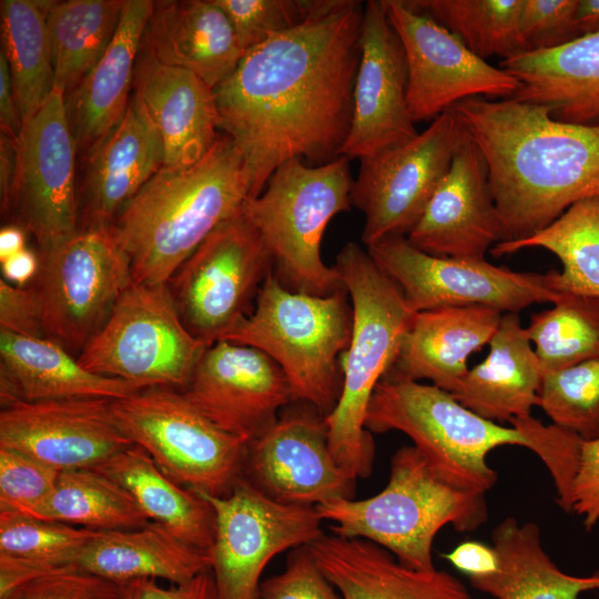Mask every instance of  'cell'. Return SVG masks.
Returning a JSON list of instances; mask_svg holds the SVG:
<instances>
[{"label":"cell","instance_id":"cell-14","mask_svg":"<svg viewBox=\"0 0 599 599\" xmlns=\"http://www.w3.org/2000/svg\"><path fill=\"white\" fill-rule=\"evenodd\" d=\"M469 138L451 108L412 140L359 160L351 199L365 215L362 241L366 247L409 233Z\"/></svg>","mask_w":599,"mask_h":599},{"label":"cell","instance_id":"cell-18","mask_svg":"<svg viewBox=\"0 0 599 599\" xmlns=\"http://www.w3.org/2000/svg\"><path fill=\"white\" fill-rule=\"evenodd\" d=\"M245 467L257 488L283 504L316 507L352 498L355 489L356 477L331 451L324 416L307 404L250 443Z\"/></svg>","mask_w":599,"mask_h":599},{"label":"cell","instance_id":"cell-32","mask_svg":"<svg viewBox=\"0 0 599 599\" xmlns=\"http://www.w3.org/2000/svg\"><path fill=\"white\" fill-rule=\"evenodd\" d=\"M74 567L120 586L136 579L181 585L211 571V558L150 521L135 529L98 531L78 555Z\"/></svg>","mask_w":599,"mask_h":599},{"label":"cell","instance_id":"cell-7","mask_svg":"<svg viewBox=\"0 0 599 599\" xmlns=\"http://www.w3.org/2000/svg\"><path fill=\"white\" fill-rule=\"evenodd\" d=\"M348 163L346 156L322 165L287 160L243 205L272 255L275 276L291 291L327 296L345 288L335 266L323 262L321 245L329 221L351 207Z\"/></svg>","mask_w":599,"mask_h":599},{"label":"cell","instance_id":"cell-40","mask_svg":"<svg viewBox=\"0 0 599 599\" xmlns=\"http://www.w3.org/2000/svg\"><path fill=\"white\" fill-rule=\"evenodd\" d=\"M454 33L483 60L525 53L518 22L524 0H405Z\"/></svg>","mask_w":599,"mask_h":599},{"label":"cell","instance_id":"cell-58","mask_svg":"<svg viewBox=\"0 0 599 599\" xmlns=\"http://www.w3.org/2000/svg\"><path fill=\"white\" fill-rule=\"evenodd\" d=\"M26 248V234L20 225H8L0 231V262Z\"/></svg>","mask_w":599,"mask_h":599},{"label":"cell","instance_id":"cell-30","mask_svg":"<svg viewBox=\"0 0 599 599\" xmlns=\"http://www.w3.org/2000/svg\"><path fill=\"white\" fill-rule=\"evenodd\" d=\"M487 357L451 392L466 408L491 422L529 416L539 404L542 370L518 313H504Z\"/></svg>","mask_w":599,"mask_h":599},{"label":"cell","instance_id":"cell-56","mask_svg":"<svg viewBox=\"0 0 599 599\" xmlns=\"http://www.w3.org/2000/svg\"><path fill=\"white\" fill-rule=\"evenodd\" d=\"M3 280L16 286H24L35 278L40 270V257L27 247L0 262Z\"/></svg>","mask_w":599,"mask_h":599},{"label":"cell","instance_id":"cell-33","mask_svg":"<svg viewBox=\"0 0 599 599\" xmlns=\"http://www.w3.org/2000/svg\"><path fill=\"white\" fill-rule=\"evenodd\" d=\"M498 556L495 572L469 578L470 585L496 599H579L599 589V570L587 577L571 576L546 552L539 527L508 517L491 534Z\"/></svg>","mask_w":599,"mask_h":599},{"label":"cell","instance_id":"cell-50","mask_svg":"<svg viewBox=\"0 0 599 599\" xmlns=\"http://www.w3.org/2000/svg\"><path fill=\"white\" fill-rule=\"evenodd\" d=\"M0 329L13 334L45 337L34 288L0 280Z\"/></svg>","mask_w":599,"mask_h":599},{"label":"cell","instance_id":"cell-48","mask_svg":"<svg viewBox=\"0 0 599 599\" xmlns=\"http://www.w3.org/2000/svg\"><path fill=\"white\" fill-rule=\"evenodd\" d=\"M11 599H122L121 586L73 567L42 576Z\"/></svg>","mask_w":599,"mask_h":599},{"label":"cell","instance_id":"cell-46","mask_svg":"<svg viewBox=\"0 0 599 599\" xmlns=\"http://www.w3.org/2000/svg\"><path fill=\"white\" fill-rule=\"evenodd\" d=\"M579 0H524L518 30L525 52L558 48L580 37Z\"/></svg>","mask_w":599,"mask_h":599},{"label":"cell","instance_id":"cell-8","mask_svg":"<svg viewBox=\"0 0 599 599\" xmlns=\"http://www.w3.org/2000/svg\"><path fill=\"white\" fill-rule=\"evenodd\" d=\"M365 427L373 433H404L439 477L478 494H486L497 483V473L487 463L494 448L529 447L519 429L480 417L451 393L392 374L376 386Z\"/></svg>","mask_w":599,"mask_h":599},{"label":"cell","instance_id":"cell-38","mask_svg":"<svg viewBox=\"0 0 599 599\" xmlns=\"http://www.w3.org/2000/svg\"><path fill=\"white\" fill-rule=\"evenodd\" d=\"M32 517L97 531L150 522L124 487L93 468L61 471L53 493Z\"/></svg>","mask_w":599,"mask_h":599},{"label":"cell","instance_id":"cell-6","mask_svg":"<svg viewBox=\"0 0 599 599\" xmlns=\"http://www.w3.org/2000/svg\"><path fill=\"white\" fill-rule=\"evenodd\" d=\"M348 297L345 288L327 296L291 291L271 272L254 309L223 339L264 352L287 377L294 400L326 416L342 392L341 358L353 329Z\"/></svg>","mask_w":599,"mask_h":599},{"label":"cell","instance_id":"cell-1","mask_svg":"<svg viewBox=\"0 0 599 599\" xmlns=\"http://www.w3.org/2000/svg\"><path fill=\"white\" fill-rule=\"evenodd\" d=\"M364 4L317 0L297 27L251 48L214 91L219 126L242 153L250 199L291 159L341 156L352 128Z\"/></svg>","mask_w":599,"mask_h":599},{"label":"cell","instance_id":"cell-27","mask_svg":"<svg viewBox=\"0 0 599 599\" xmlns=\"http://www.w3.org/2000/svg\"><path fill=\"white\" fill-rule=\"evenodd\" d=\"M502 314L481 305L415 313L387 374L416 382L428 379L454 392L469 370L468 357L489 344Z\"/></svg>","mask_w":599,"mask_h":599},{"label":"cell","instance_id":"cell-26","mask_svg":"<svg viewBox=\"0 0 599 599\" xmlns=\"http://www.w3.org/2000/svg\"><path fill=\"white\" fill-rule=\"evenodd\" d=\"M154 1L124 0L108 49L82 82L65 95L77 151L87 160L123 119L135 64Z\"/></svg>","mask_w":599,"mask_h":599},{"label":"cell","instance_id":"cell-20","mask_svg":"<svg viewBox=\"0 0 599 599\" xmlns=\"http://www.w3.org/2000/svg\"><path fill=\"white\" fill-rule=\"evenodd\" d=\"M181 392L220 428L251 441L295 402L287 377L268 355L225 339L205 348Z\"/></svg>","mask_w":599,"mask_h":599},{"label":"cell","instance_id":"cell-45","mask_svg":"<svg viewBox=\"0 0 599 599\" xmlns=\"http://www.w3.org/2000/svg\"><path fill=\"white\" fill-rule=\"evenodd\" d=\"M511 426L519 429L548 467L556 489L558 505L569 514V495L582 439L555 425H544L531 415L512 418Z\"/></svg>","mask_w":599,"mask_h":599},{"label":"cell","instance_id":"cell-41","mask_svg":"<svg viewBox=\"0 0 599 599\" xmlns=\"http://www.w3.org/2000/svg\"><path fill=\"white\" fill-rule=\"evenodd\" d=\"M552 425L582 440L599 438V358L542 376L539 404Z\"/></svg>","mask_w":599,"mask_h":599},{"label":"cell","instance_id":"cell-15","mask_svg":"<svg viewBox=\"0 0 599 599\" xmlns=\"http://www.w3.org/2000/svg\"><path fill=\"white\" fill-rule=\"evenodd\" d=\"M399 287L414 313L471 305L519 313L535 303H554L546 274L516 272L486 258L441 257L422 252L406 236H390L366 247Z\"/></svg>","mask_w":599,"mask_h":599},{"label":"cell","instance_id":"cell-54","mask_svg":"<svg viewBox=\"0 0 599 599\" xmlns=\"http://www.w3.org/2000/svg\"><path fill=\"white\" fill-rule=\"evenodd\" d=\"M0 128L1 132L17 138L21 119L17 106L7 58L0 51Z\"/></svg>","mask_w":599,"mask_h":599},{"label":"cell","instance_id":"cell-17","mask_svg":"<svg viewBox=\"0 0 599 599\" xmlns=\"http://www.w3.org/2000/svg\"><path fill=\"white\" fill-rule=\"evenodd\" d=\"M407 64V105L414 123L434 120L470 98H512L519 81L474 54L454 33L405 0H384Z\"/></svg>","mask_w":599,"mask_h":599},{"label":"cell","instance_id":"cell-21","mask_svg":"<svg viewBox=\"0 0 599 599\" xmlns=\"http://www.w3.org/2000/svg\"><path fill=\"white\" fill-rule=\"evenodd\" d=\"M109 398L18 402L1 407L0 447L59 471L97 468L134 445L120 429Z\"/></svg>","mask_w":599,"mask_h":599},{"label":"cell","instance_id":"cell-52","mask_svg":"<svg viewBox=\"0 0 599 599\" xmlns=\"http://www.w3.org/2000/svg\"><path fill=\"white\" fill-rule=\"evenodd\" d=\"M65 568H57L28 559L0 555V599H11L29 582Z\"/></svg>","mask_w":599,"mask_h":599},{"label":"cell","instance_id":"cell-44","mask_svg":"<svg viewBox=\"0 0 599 599\" xmlns=\"http://www.w3.org/2000/svg\"><path fill=\"white\" fill-rule=\"evenodd\" d=\"M60 473L23 453L0 447V510L32 517L53 493Z\"/></svg>","mask_w":599,"mask_h":599},{"label":"cell","instance_id":"cell-49","mask_svg":"<svg viewBox=\"0 0 599 599\" xmlns=\"http://www.w3.org/2000/svg\"><path fill=\"white\" fill-rule=\"evenodd\" d=\"M581 517L587 530L599 521V438L581 440L569 495V514Z\"/></svg>","mask_w":599,"mask_h":599},{"label":"cell","instance_id":"cell-53","mask_svg":"<svg viewBox=\"0 0 599 599\" xmlns=\"http://www.w3.org/2000/svg\"><path fill=\"white\" fill-rule=\"evenodd\" d=\"M444 558L468 579L493 573L498 568V556L494 547L476 540L459 544L445 554Z\"/></svg>","mask_w":599,"mask_h":599},{"label":"cell","instance_id":"cell-51","mask_svg":"<svg viewBox=\"0 0 599 599\" xmlns=\"http://www.w3.org/2000/svg\"><path fill=\"white\" fill-rule=\"evenodd\" d=\"M122 599H220L211 571L192 580L161 587L154 579H136L121 585Z\"/></svg>","mask_w":599,"mask_h":599},{"label":"cell","instance_id":"cell-37","mask_svg":"<svg viewBox=\"0 0 599 599\" xmlns=\"http://www.w3.org/2000/svg\"><path fill=\"white\" fill-rule=\"evenodd\" d=\"M52 1L2 0L1 51L12 80L21 124L38 112L54 88L47 13Z\"/></svg>","mask_w":599,"mask_h":599},{"label":"cell","instance_id":"cell-4","mask_svg":"<svg viewBox=\"0 0 599 599\" xmlns=\"http://www.w3.org/2000/svg\"><path fill=\"white\" fill-rule=\"evenodd\" d=\"M337 270L351 298L353 329L341 358L342 392L324 422L331 451L356 478L373 469L374 441L365 427L372 395L389 372L414 316L396 283L354 242L336 256Z\"/></svg>","mask_w":599,"mask_h":599},{"label":"cell","instance_id":"cell-23","mask_svg":"<svg viewBox=\"0 0 599 599\" xmlns=\"http://www.w3.org/2000/svg\"><path fill=\"white\" fill-rule=\"evenodd\" d=\"M140 52L132 100L160 141L162 166H192L219 136L214 91L196 74L161 63L142 45Z\"/></svg>","mask_w":599,"mask_h":599},{"label":"cell","instance_id":"cell-39","mask_svg":"<svg viewBox=\"0 0 599 599\" xmlns=\"http://www.w3.org/2000/svg\"><path fill=\"white\" fill-rule=\"evenodd\" d=\"M526 328L542 375L599 358V297L560 293Z\"/></svg>","mask_w":599,"mask_h":599},{"label":"cell","instance_id":"cell-12","mask_svg":"<svg viewBox=\"0 0 599 599\" xmlns=\"http://www.w3.org/2000/svg\"><path fill=\"white\" fill-rule=\"evenodd\" d=\"M273 265L258 231L240 212L201 243L167 286L186 328L209 346L251 314Z\"/></svg>","mask_w":599,"mask_h":599},{"label":"cell","instance_id":"cell-47","mask_svg":"<svg viewBox=\"0 0 599 599\" xmlns=\"http://www.w3.org/2000/svg\"><path fill=\"white\" fill-rule=\"evenodd\" d=\"M260 599H343L307 546L296 548L283 572L261 582Z\"/></svg>","mask_w":599,"mask_h":599},{"label":"cell","instance_id":"cell-31","mask_svg":"<svg viewBox=\"0 0 599 599\" xmlns=\"http://www.w3.org/2000/svg\"><path fill=\"white\" fill-rule=\"evenodd\" d=\"M84 227L111 225L162 166V149L133 100L121 122L88 156Z\"/></svg>","mask_w":599,"mask_h":599},{"label":"cell","instance_id":"cell-5","mask_svg":"<svg viewBox=\"0 0 599 599\" xmlns=\"http://www.w3.org/2000/svg\"><path fill=\"white\" fill-rule=\"evenodd\" d=\"M315 508L322 520L333 522L334 535L372 541L418 570L435 569L433 544L443 527L470 532L488 517L485 494L444 480L415 446L393 455L380 493L361 500L337 498Z\"/></svg>","mask_w":599,"mask_h":599},{"label":"cell","instance_id":"cell-11","mask_svg":"<svg viewBox=\"0 0 599 599\" xmlns=\"http://www.w3.org/2000/svg\"><path fill=\"white\" fill-rule=\"evenodd\" d=\"M40 262L32 287L44 335L79 355L133 282L130 258L111 224L80 229Z\"/></svg>","mask_w":599,"mask_h":599},{"label":"cell","instance_id":"cell-25","mask_svg":"<svg viewBox=\"0 0 599 599\" xmlns=\"http://www.w3.org/2000/svg\"><path fill=\"white\" fill-rule=\"evenodd\" d=\"M343 599H475L444 570H418L361 538L324 535L307 546Z\"/></svg>","mask_w":599,"mask_h":599},{"label":"cell","instance_id":"cell-28","mask_svg":"<svg viewBox=\"0 0 599 599\" xmlns=\"http://www.w3.org/2000/svg\"><path fill=\"white\" fill-rule=\"evenodd\" d=\"M141 389L132 383L87 370L53 339L0 329L1 407L18 402L88 397L114 400Z\"/></svg>","mask_w":599,"mask_h":599},{"label":"cell","instance_id":"cell-43","mask_svg":"<svg viewBox=\"0 0 599 599\" xmlns=\"http://www.w3.org/2000/svg\"><path fill=\"white\" fill-rule=\"evenodd\" d=\"M245 51L301 24L317 0H216Z\"/></svg>","mask_w":599,"mask_h":599},{"label":"cell","instance_id":"cell-19","mask_svg":"<svg viewBox=\"0 0 599 599\" xmlns=\"http://www.w3.org/2000/svg\"><path fill=\"white\" fill-rule=\"evenodd\" d=\"M352 128L341 156L367 159L418 132L407 105V64L384 0L364 4Z\"/></svg>","mask_w":599,"mask_h":599},{"label":"cell","instance_id":"cell-2","mask_svg":"<svg viewBox=\"0 0 599 599\" xmlns=\"http://www.w3.org/2000/svg\"><path fill=\"white\" fill-rule=\"evenodd\" d=\"M453 109L486 162L501 242L531 236L599 195V124L559 121L514 98H470Z\"/></svg>","mask_w":599,"mask_h":599},{"label":"cell","instance_id":"cell-10","mask_svg":"<svg viewBox=\"0 0 599 599\" xmlns=\"http://www.w3.org/2000/svg\"><path fill=\"white\" fill-rule=\"evenodd\" d=\"M206 347L184 325L167 283L132 282L77 358L91 373L142 389L182 390Z\"/></svg>","mask_w":599,"mask_h":599},{"label":"cell","instance_id":"cell-22","mask_svg":"<svg viewBox=\"0 0 599 599\" xmlns=\"http://www.w3.org/2000/svg\"><path fill=\"white\" fill-rule=\"evenodd\" d=\"M406 238L427 254L463 258H485L502 241L487 165L471 138L455 154Z\"/></svg>","mask_w":599,"mask_h":599},{"label":"cell","instance_id":"cell-35","mask_svg":"<svg viewBox=\"0 0 599 599\" xmlns=\"http://www.w3.org/2000/svg\"><path fill=\"white\" fill-rule=\"evenodd\" d=\"M528 247H542L560 260V272L546 273L552 291L599 297V195L575 203L531 236L497 243L490 253L500 257Z\"/></svg>","mask_w":599,"mask_h":599},{"label":"cell","instance_id":"cell-3","mask_svg":"<svg viewBox=\"0 0 599 599\" xmlns=\"http://www.w3.org/2000/svg\"><path fill=\"white\" fill-rule=\"evenodd\" d=\"M251 187L247 164L225 133L192 166H161L112 223L133 282L166 284L220 224L242 212Z\"/></svg>","mask_w":599,"mask_h":599},{"label":"cell","instance_id":"cell-9","mask_svg":"<svg viewBox=\"0 0 599 599\" xmlns=\"http://www.w3.org/2000/svg\"><path fill=\"white\" fill-rule=\"evenodd\" d=\"M112 410L122 433L176 484L224 496L242 477L251 440L220 428L182 392L148 387L112 400Z\"/></svg>","mask_w":599,"mask_h":599},{"label":"cell","instance_id":"cell-42","mask_svg":"<svg viewBox=\"0 0 599 599\" xmlns=\"http://www.w3.org/2000/svg\"><path fill=\"white\" fill-rule=\"evenodd\" d=\"M97 532L13 510H0V555L57 568L74 567L78 555Z\"/></svg>","mask_w":599,"mask_h":599},{"label":"cell","instance_id":"cell-34","mask_svg":"<svg viewBox=\"0 0 599 599\" xmlns=\"http://www.w3.org/2000/svg\"><path fill=\"white\" fill-rule=\"evenodd\" d=\"M93 469L124 487L150 521L209 554L215 529L212 507L167 477L142 447L132 445Z\"/></svg>","mask_w":599,"mask_h":599},{"label":"cell","instance_id":"cell-55","mask_svg":"<svg viewBox=\"0 0 599 599\" xmlns=\"http://www.w3.org/2000/svg\"><path fill=\"white\" fill-rule=\"evenodd\" d=\"M17 174L16 139L1 132L0 135V204L1 213L11 211Z\"/></svg>","mask_w":599,"mask_h":599},{"label":"cell","instance_id":"cell-16","mask_svg":"<svg viewBox=\"0 0 599 599\" xmlns=\"http://www.w3.org/2000/svg\"><path fill=\"white\" fill-rule=\"evenodd\" d=\"M16 149L11 210L16 211L19 225L33 235L43 256L79 232L77 145L63 92L53 88L38 112L22 122Z\"/></svg>","mask_w":599,"mask_h":599},{"label":"cell","instance_id":"cell-36","mask_svg":"<svg viewBox=\"0 0 599 599\" xmlns=\"http://www.w3.org/2000/svg\"><path fill=\"white\" fill-rule=\"evenodd\" d=\"M124 0L52 1L47 13L54 88L71 93L101 59Z\"/></svg>","mask_w":599,"mask_h":599},{"label":"cell","instance_id":"cell-29","mask_svg":"<svg viewBox=\"0 0 599 599\" xmlns=\"http://www.w3.org/2000/svg\"><path fill=\"white\" fill-rule=\"evenodd\" d=\"M499 67L520 83L514 99L544 105L559 121L599 124V32L500 60Z\"/></svg>","mask_w":599,"mask_h":599},{"label":"cell","instance_id":"cell-13","mask_svg":"<svg viewBox=\"0 0 599 599\" xmlns=\"http://www.w3.org/2000/svg\"><path fill=\"white\" fill-rule=\"evenodd\" d=\"M195 493L214 512L209 555L220 599H260L261 575L276 555L324 536L315 507L276 501L250 479L240 477L224 496Z\"/></svg>","mask_w":599,"mask_h":599},{"label":"cell","instance_id":"cell-57","mask_svg":"<svg viewBox=\"0 0 599 599\" xmlns=\"http://www.w3.org/2000/svg\"><path fill=\"white\" fill-rule=\"evenodd\" d=\"M576 26L580 35L599 32V0H579Z\"/></svg>","mask_w":599,"mask_h":599},{"label":"cell","instance_id":"cell-24","mask_svg":"<svg viewBox=\"0 0 599 599\" xmlns=\"http://www.w3.org/2000/svg\"><path fill=\"white\" fill-rule=\"evenodd\" d=\"M142 48L161 63L196 74L213 90L246 53L216 0L154 1Z\"/></svg>","mask_w":599,"mask_h":599}]
</instances>
